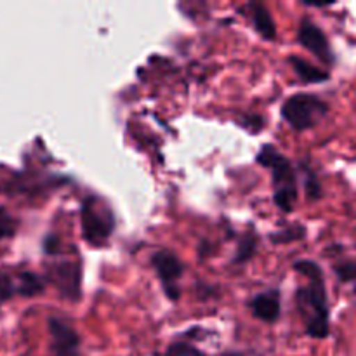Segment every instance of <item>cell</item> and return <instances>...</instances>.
<instances>
[{"instance_id": "obj_20", "label": "cell", "mask_w": 356, "mask_h": 356, "mask_svg": "<svg viewBox=\"0 0 356 356\" xmlns=\"http://www.w3.org/2000/svg\"><path fill=\"white\" fill-rule=\"evenodd\" d=\"M56 247H58V238H56L54 235H49L47 240H45V243H44L45 252H47V254L56 252Z\"/></svg>"}, {"instance_id": "obj_14", "label": "cell", "mask_w": 356, "mask_h": 356, "mask_svg": "<svg viewBox=\"0 0 356 356\" xmlns=\"http://www.w3.org/2000/svg\"><path fill=\"white\" fill-rule=\"evenodd\" d=\"M306 233V229L302 228V226H289V228L282 229V232L275 233V235H271V242L275 243H287V242H294V240H299L302 238Z\"/></svg>"}, {"instance_id": "obj_19", "label": "cell", "mask_w": 356, "mask_h": 356, "mask_svg": "<svg viewBox=\"0 0 356 356\" xmlns=\"http://www.w3.org/2000/svg\"><path fill=\"white\" fill-rule=\"evenodd\" d=\"M14 233V225L9 218H0V240L7 238Z\"/></svg>"}, {"instance_id": "obj_5", "label": "cell", "mask_w": 356, "mask_h": 356, "mask_svg": "<svg viewBox=\"0 0 356 356\" xmlns=\"http://www.w3.org/2000/svg\"><path fill=\"white\" fill-rule=\"evenodd\" d=\"M152 264L155 268L156 275H159L160 282H162L163 292L170 301H176L179 298V287H177V280L183 275V264L181 261L174 256L169 250H159L152 256Z\"/></svg>"}, {"instance_id": "obj_1", "label": "cell", "mask_w": 356, "mask_h": 356, "mask_svg": "<svg viewBox=\"0 0 356 356\" xmlns=\"http://www.w3.org/2000/svg\"><path fill=\"white\" fill-rule=\"evenodd\" d=\"M294 270L309 280L306 287L298 291V305L306 316V334L315 339H325L330 332V325L322 268L315 261L302 259L294 264Z\"/></svg>"}, {"instance_id": "obj_7", "label": "cell", "mask_w": 356, "mask_h": 356, "mask_svg": "<svg viewBox=\"0 0 356 356\" xmlns=\"http://www.w3.org/2000/svg\"><path fill=\"white\" fill-rule=\"evenodd\" d=\"M298 40L302 47L315 54L320 61H323L325 65H334L336 58H334L332 47H330L329 38L320 30L318 24L309 19H302L298 30Z\"/></svg>"}, {"instance_id": "obj_10", "label": "cell", "mask_w": 356, "mask_h": 356, "mask_svg": "<svg viewBox=\"0 0 356 356\" xmlns=\"http://www.w3.org/2000/svg\"><path fill=\"white\" fill-rule=\"evenodd\" d=\"M249 10L250 16H252L254 26L259 31L261 37H264L266 40H273L277 37V26H275V21L271 17L270 10L266 9V6L261 2H250Z\"/></svg>"}, {"instance_id": "obj_12", "label": "cell", "mask_w": 356, "mask_h": 356, "mask_svg": "<svg viewBox=\"0 0 356 356\" xmlns=\"http://www.w3.org/2000/svg\"><path fill=\"white\" fill-rule=\"evenodd\" d=\"M45 284L38 275L31 273V271H24L17 277L16 282V289L17 294L24 296V298H31V296H37L44 291Z\"/></svg>"}, {"instance_id": "obj_18", "label": "cell", "mask_w": 356, "mask_h": 356, "mask_svg": "<svg viewBox=\"0 0 356 356\" xmlns=\"http://www.w3.org/2000/svg\"><path fill=\"white\" fill-rule=\"evenodd\" d=\"M306 193H308V197L312 198V200L318 198L320 193H322V188H320L318 179H316V176L312 172V170L306 172Z\"/></svg>"}, {"instance_id": "obj_11", "label": "cell", "mask_w": 356, "mask_h": 356, "mask_svg": "<svg viewBox=\"0 0 356 356\" xmlns=\"http://www.w3.org/2000/svg\"><path fill=\"white\" fill-rule=\"evenodd\" d=\"M289 63L292 65L294 72L298 73L299 79L306 83H320V82H325L329 80V73L325 70H320L318 66L312 65L309 61L306 59L299 58V56H291Z\"/></svg>"}, {"instance_id": "obj_22", "label": "cell", "mask_w": 356, "mask_h": 356, "mask_svg": "<svg viewBox=\"0 0 356 356\" xmlns=\"http://www.w3.org/2000/svg\"><path fill=\"white\" fill-rule=\"evenodd\" d=\"M355 292H356V287H355Z\"/></svg>"}, {"instance_id": "obj_9", "label": "cell", "mask_w": 356, "mask_h": 356, "mask_svg": "<svg viewBox=\"0 0 356 356\" xmlns=\"http://www.w3.org/2000/svg\"><path fill=\"white\" fill-rule=\"evenodd\" d=\"M249 306L256 318L263 320V322H275L280 316V294L278 291L257 294Z\"/></svg>"}, {"instance_id": "obj_15", "label": "cell", "mask_w": 356, "mask_h": 356, "mask_svg": "<svg viewBox=\"0 0 356 356\" xmlns=\"http://www.w3.org/2000/svg\"><path fill=\"white\" fill-rule=\"evenodd\" d=\"M165 356H205L200 350L193 346L190 343H183V341H177L169 346V350L165 351Z\"/></svg>"}, {"instance_id": "obj_13", "label": "cell", "mask_w": 356, "mask_h": 356, "mask_svg": "<svg viewBox=\"0 0 356 356\" xmlns=\"http://www.w3.org/2000/svg\"><path fill=\"white\" fill-rule=\"evenodd\" d=\"M256 247L257 242L252 235H245L238 243V249H236V256H235V263H245L249 261L250 257L256 254Z\"/></svg>"}, {"instance_id": "obj_8", "label": "cell", "mask_w": 356, "mask_h": 356, "mask_svg": "<svg viewBox=\"0 0 356 356\" xmlns=\"http://www.w3.org/2000/svg\"><path fill=\"white\" fill-rule=\"evenodd\" d=\"M49 334H51L54 356H79L80 337L68 322L49 318Z\"/></svg>"}, {"instance_id": "obj_17", "label": "cell", "mask_w": 356, "mask_h": 356, "mask_svg": "<svg viewBox=\"0 0 356 356\" xmlns=\"http://www.w3.org/2000/svg\"><path fill=\"white\" fill-rule=\"evenodd\" d=\"M336 275L339 277L341 282H353L356 280V261H346V263L337 264Z\"/></svg>"}, {"instance_id": "obj_2", "label": "cell", "mask_w": 356, "mask_h": 356, "mask_svg": "<svg viewBox=\"0 0 356 356\" xmlns=\"http://www.w3.org/2000/svg\"><path fill=\"white\" fill-rule=\"evenodd\" d=\"M257 162L271 170L275 188V204L284 212H291L298 200V179L291 160L285 159L275 146L264 145L257 153Z\"/></svg>"}, {"instance_id": "obj_6", "label": "cell", "mask_w": 356, "mask_h": 356, "mask_svg": "<svg viewBox=\"0 0 356 356\" xmlns=\"http://www.w3.org/2000/svg\"><path fill=\"white\" fill-rule=\"evenodd\" d=\"M49 280L54 287L61 292L63 298L68 301H79L80 299V277H82V266L79 263H56L47 270Z\"/></svg>"}, {"instance_id": "obj_16", "label": "cell", "mask_w": 356, "mask_h": 356, "mask_svg": "<svg viewBox=\"0 0 356 356\" xmlns=\"http://www.w3.org/2000/svg\"><path fill=\"white\" fill-rule=\"evenodd\" d=\"M14 294H17L16 282H14V278L10 277V275L0 271V305L6 301H9Z\"/></svg>"}, {"instance_id": "obj_21", "label": "cell", "mask_w": 356, "mask_h": 356, "mask_svg": "<svg viewBox=\"0 0 356 356\" xmlns=\"http://www.w3.org/2000/svg\"><path fill=\"white\" fill-rule=\"evenodd\" d=\"M225 356H242L240 353H226Z\"/></svg>"}, {"instance_id": "obj_3", "label": "cell", "mask_w": 356, "mask_h": 356, "mask_svg": "<svg viewBox=\"0 0 356 356\" xmlns=\"http://www.w3.org/2000/svg\"><path fill=\"white\" fill-rule=\"evenodd\" d=\"M329 111V104L315 94H294L282 106V117L296 131H308L322 122Z\"/></svg>"}, {"instance_id": "obj_4", "label": "cell", "mask_w": 356, "mask_h": 356, "mask_svg": "<svg viewBox=\"0 0 356 356\" xmlns=\"http://www.w3.org/2000/svg\"><path fill=\"white\" fill-rule=\"evenodd\" d=\"M80 221H82L83 240L96 247L104 245L115 229V219L110 207L94 197L83 200L80 209Z\"/></svg>"}]
</instances>
